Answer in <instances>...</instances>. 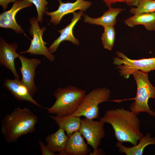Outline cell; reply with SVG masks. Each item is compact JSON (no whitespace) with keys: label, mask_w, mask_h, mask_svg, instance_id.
Here are the masks:
<instances>
[{"label":"cell","mask_w":155,"mask_h":155,"mask_svg":"<svg viewBox=\"0 0 155 155\" xmlns=\"http://www.w3.org/2000/svg\"><path fill=\"white\" fill-rule=\"evenodd\" d=\"M137 115L123 108L106 110L99 120L112 126L118 142L137 144L144 135L140 131V121Z\"/></svg>","instance_id":"1"},{"label":"cell","mask_w":155,"mask_h":155,"mask_svg":"<svg viewBox=\"0 0 155 155\" xmlns=\"http://www.w3.org/2000/svg\"><path fill=\"white\" fill-rule=\"evenodd\" d=\"M38 120L30 109L15 108L2 119L1 131L7 143H13L20 137L35 132Z\"/></svg>","instance_id":"2"},{"label":"cell","mask_w":155,"mask_h":155,"mask_svg":"<svg viewBox=\"0 0 155 155\" xmlns=\"http://www.w3.org/2000/svg\"><path fill=\"white\" fill-rule=\"evenodd\" d=\"M86 94L85 90L75 86L59 87L53 94L56 99L55 103L46 109L49 113L58 116L71 115L78 109Z\"/></svg>","instance_id":"3"},{"label":"cell","mask_w":155,"mask_h":155,"mask_svg":"<svg viewBox=\"0 0 155 155\" xmlns=\"http://www.w3.org/2000/svg\"><path fill=\"white\" fill-rule=\"evenodd\" d=\"M132 75L136 83L137 90L135 101L129 106L130 110L137 115L144 112L155 118V112L150 109L148 104L149 99L155 98V87L148 79V73L137 71Z\"/></svg>","instance_id":"4"},{"label":"cell","mask_w":155,"mask_h":155,"mask_svg":"<svg viewBox=\"0 0 155 155\" xmlns=\"http://www.w3.org/2000/svg\"><path fill=\"white\" fill-rule=\"evenodd\" d=\"M111 93L107 87L92 90L86 94L78 109L71 115L79 117L83 116L92 119L98 118L100 114L98 105L109 100Z\"/></svg>","instance_id":"5"},{"label":"cell","mask_w":155,"mask_h":155,"mask_svg":"<svg viewBox=\"0 0 155 155\" xmlns=\"http://www.w3.org/2000/svg\"><path fill=\"white\" fill-rule=\"evenodd\" d=\"M116 54L117 57L113 58V64L117 65L120 75L124 78L128 79L137 71L148 73L155 70V57L131 59L121 52H116Z\"/></svg>","instance_id":"6"},{"label":"cell","mask_w":155,"mask_h":155,"mask_svg":"<svg viewBox=\"0 0 155 155\" xmlns=\"http://www.w3.org/2000/svg\"><path fill=\"white\" fill-rule=\"evenodd\" d=\"M104 123L86 118L81 119L79 130L86 139L87 143L94 149L93 153L89 155H100L102 152L98 148L101 145V140L105 136Z\"/></svg>","instance_id":"7"},{"label":"cell","mask_w":155,"mask_h":155,"mask_svg":"<svg viewBox=\"0 0 155 155\" xmlns=\"http://www.w3.org/2000/svg\"><path fill=\"white\" fill-rule=\"evenodd\" d=\"M30 24L29 32L33 37L29 48L26 51L20 52V54L29 53L30 55H42L44 56L50 62L53 61L55 57L48 50L46 46L47 43L42 38L44 31L46 30L45 27L40 28L37 18L34 17L30 20Z\"/></svg>","instance_id":"8"},{"label":"cell","mask_w":155,"mask_h":155,"mask_svg":"<svg viewBox=\"0 0 155 155\" xmlns=\"http://www.w3.org/2000/svg\"><path fill=\"white\" fill-rule=\"evenodd\" d=\"M59 5L58 9L49 12L47 11L45 14L51 18L50 22L54 25L59 24L62 18L65 15L73 13L78 10L85 11L91 6L92 2L84 0H76L73 3H63L61 0H58Z\"/></svg>","instance_id":"9"},{"label":"cell","mask_w":155,"mask_h":155,"mask_svg":"<svg viewBox=\"0 0 155 155\" xmlns=\"http://www.w3.org/2000/svg\"><path fill=\"white\" fill-rule=\"evenodd\" d=\"M32 5V3L27 0H17L9 10L0 14V27L12 29L18 34L24 33V31L21 26L17 23L15 16L21 9Z\"/></svg>","instance_id":"10"},{"label":"cell","mask_w":155,"mask_h":155,"mask_svg":"<svg viewBox=\"0 0 155 155\" xmlns=\"http://www.w3.org/2000/svg\"><path fill=\"white\" fill-rule=\"evenodd\" d=\"M18 58L21 63V66L19 68L22 75L21 81L27 87L33 97L37 91L34 80L36 74L35 69L36 67L41 63V60L28 58L20 54Z\"/></svg>","instance_id":"11"},{"label":"cell","mask_w":155,"mask_h":155,"mask_svg":"<svg viewBox=\"0 0 155 155\" xmlns=\"http://www.w3.org/2000/svg\"><path fill=\"white\" fill-rule=\"evenodd\" d=\"M18 49L17 43L9 44L1 37L0 39V64L10 70L15 78L20 80L19 76L16 69L14 61L19 57V54L16 50Z\"/></svg>","instance_id":"12"},{"label":"cell","mask_w":155,"mask_h":155,"mask_svg":"<svg viewBox=\"0 0 155 155\" xmlns=\"http://www.w3.org/2000/svg\"><path fill=\"white\" fill-rule=\"evenodd\" d=\"M72 13L73 16L71 23L65 28L58 31L60 35L48 48L52 53L56 51L59 44L63 41H69L76 45L79 44V41L74 36L73 30L74 26L83 15V11H80L77 12H74Z\"/></svg>","instance_id":"13"},{"label":"cell","mask_w":155,"mask_h":155,"mask_svg":"<svg viewBox=\"0 0 155 155\" xmlns=\"http://www.w3.org/2000/svg\"><path fill=\"white\" fill-rule=\"evenodd\" d=\"M3 86L5 87L17 100L26 101L42 108L47 109L37 103L33 98L27 87L21 80L15 79H7L4 81Z\"/></svg>","instance_id":"14"},{"label":"cell","mask_w":155,"mask_h":155,"mask_svg":"<svg viewBox=\"0 0 155 155\" xmlns=\"http://www.w3.org/2000/svg\"><path fill=\"white\" fill-rule=\"evenodd\" d=\"M124 9L120 7H109L108 9L99 17L92 18L85 14L83 15L84 22L90 24L100 25L103 28L109 26H114L117 22V17Z\"/></svg>","instance_id":"15"},{"label":"cell","mask_w":155,"mask_h":155,"mask_svg":"<svg viewBox=\"0 0 155 155\" xmlns=\"http://www.w3.org/2000/svg\"><path fill=\"white\" fill-rule=\"evenodd\" d=\"M69 137L63 129L59 128L57 131L46 137V145L53 152H57L59 155H65V150Z\"/></svg>","instance_id":"16"},{"label":"cell","mask_w":155,"mask_h":155,"mask_svg":"<svg viewBox=\"0 0 155 155\" xmlns=\"http://www.w3.org/2000/svg\"><path fill=\"white\" fill-rule=\"evenodd\" d=\"M90 152L79 131L69 137L65 150V155H86Z\"/></svg>","instance_id":"17"},{"label":"cell","mask_w":155,"mask_h":155,"mask_svg":"<svg viewBox=\"0 0 155 155\" xmlns=\"http://www.w3.org/2000/svg\"><path fill=\"white\" fill-rule=\"evenodd\" d=\"M59 126L65 131L69 137L74 132L79 130L81 119L80 117L75 116L71 115L62 116H50Z\"/></svg>","instance_id":"18"},{"label":"cell","mask_w":155,"mask_h":155,"mask_svg":"<svg viewBox=\"0 0 155 155\" xmlns=\"http://www.w3.org/2000/svg\"><path fill=\"white\" fill-rule=\"evenodd\" d=\"M151 144L155 145V137H151V134L148 133L144 136L137 144L133 147H126L118 142L116 146L120 153H124L127 155H142L144 148Z\"/></svg>","instance_id":"19"},{"label":"cell","mask_w":155,"mask_h":155,"mask_svg":"<svg viewBox=\"0 0 155 155\" xmlns=\"http://www.w3.org/2000/svg\"><path fill=\"white\" fill-rule=\"evenodd\" d=\"M124 23L130 28L138 25H143L146 30L155 31V12L134 15L125 20Z\"/></svg>","instance_id":"20"},{"label":"cell","mask_w":155,"mask_h":155,"mask_svg":"<svg viewBox=\"0 0 155 155\" xmlns=\"http://www.w3.org/2000/svg\"><path fill=\"white\" fill-rule=\"evenodd\" d=\"M114 26H109L104 27V32L101 37L104 48L109 51L112 50L114 44L116 32Z\"/></svg>","instance_id":"21"},{"label":"cell","mask_w":155,"mask_h":155,"mask_svg":"<svg viewBox=\"0 0 155 155\" xmlns=\"http://www.w3.org/2000/svg\"><path fill=\"white\" fill-rule=\"evenodd\" d=\"M136 7L131 8V13L135 15L155 12V0H139Z\"/></svg>","instance_id":"22"},{"label":"cell","mask_w":155,"mask_h":155,"mask_svg":"<svg viewBox=\"0 0 155 155\" xmlns=\"http://www.w3.org/2000/svg\"><path fill=\"white\" fill-rule=\"evenodd\" d=\"M33 3L36 6L37 12V19L42 23L43 20V16L46 11L45 8L48 4L46 0H26Z\"/></svg>","instance_id":"23"},{"label":"cell","mask_w":155,"mask_h":155,"mask_svg":"<svg viewBox=\"0 0 155 155\" xmlns=\"http://www.w3.org/2000/svg\"><path fill=\"white\" fill-rule=\"evenodd\" d=\"M41 152L42 155H56L55 153L52 152L40 140H38Z\"/></svg>","instance_id":"24"},{"label":"cell","mask_w":155,"mask_h":155,"mask_svg":"<svg viewBox=\"0 0 155 155\" xmlns=\"http://www.w3.org/2000/svg\"><path fill=\"white\" fill-rule=\"evenodd\" d=\"M106 6L108 8L111 7L112 5L117 3L124 2V0H102Z\"/></svg>","instance_id":"25"},{"label":"cell","mask_w":155,"mask_h":155,"mask_svg":"<svg viewBox=\"0 0 155 155\" xmlns=\"http://www.w3.org/2000/svg\"><path fill=\"white\" fill-rule=\"evenodd\" d=\"M17 0H0V4L5 10L7 8V5L10 2H15Z\"/></svg>","instance_id":"26"},{"label":"cell","mask_w":155,"mask_h":155,"mask_svg":"<svg viewBox=\"0 0 155 155\" xmlns=\"http://www.w3.org/2000/svg\"><path fill=\"white\" fill-rule=\"evenodd\" d=\"M139 0H124V3L129 6H135L137 5Z\"/></svg>","instance_id":"27"}]
</instances>
